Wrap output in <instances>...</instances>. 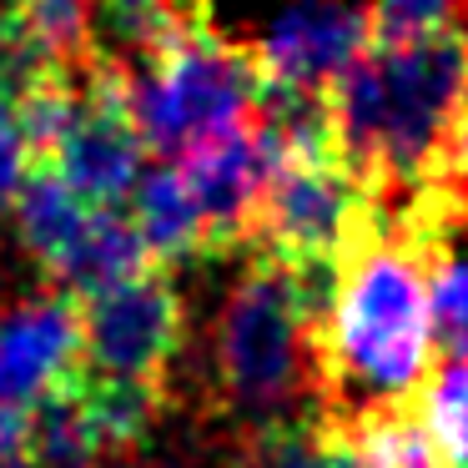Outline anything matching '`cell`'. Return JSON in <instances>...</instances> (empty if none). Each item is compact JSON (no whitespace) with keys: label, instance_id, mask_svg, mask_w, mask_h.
I'll use <instances>...</instances> for the list:
<instances>
[{"label":"cell","instance_id":"3","mask_svg":"<svg viewBox=\"0 0 468 468\" xmlns=\"http://www.w3.org/2000/svg\"><path fill=\"white\" fill-rule=\"evenodd\" d=\"M317 313L323 303L292 267L252 252L212 323V403L237 433L297 418L317 423Z\"/></svg>","mask_w":468,"mask_h":468},{"label":"cell","instance_id":"6","mask_svg":"<svg viewBox=\"0 0 468 468\" xmlns=\"http://www.w3.org/2000/svg\"><path fill=\"white\" fill-rule=\"evenodd\" d=\"M186 347V303L166 267H142L81 297V373L162 388Z\"/></svg>","mask_w":468,"mask_h":468},{"label":"cell","instance_id":"9","mask_svg":"<svg viewBox=\"0 0 468 468\" xmlns=\"http://www.w3.org/2000/svg\"><path fill=\"white\" fill-rule=\"evenodd\" d=\"M373 46V16L347 0H297L252 46L262 76L297 86H327Z\"/></svg>","mask_w":468,"mask_h":468},{"label":"cell","instance_id":"18","mask_svg":"<svg viewBox=\"0 0 468 468\" xmlns=\"http://www.w3.org/2000/svg\"><path fill=\"white\" fill-rule=\"evenodd\" d=\"M373 41H418V36L448 31L458 0H373Z\"/></svg>","mask_w":468,"mask_h":468},{"label":"cell","instance_id":"21","mask_svg":"<svg viewBox=\"0 0 468 468\" xmlns=\"http://www.w3.org/2000/svg\"><path fill=\"white\" fill-rule=\"evenodd\" d=\"M317 433H323V458H327V468H378L373 458H367L357 443H347L343 433H333V428H317Z\"/></svg>","mask_w":468,"mask_h":468},{"label":"cell","instance_id":"14","mask_svg":"<svg viewBox=\"0 0 468 468\" xmlns=\"http://www.w3.org/2000/svg\"><path fill=\"white\" fill-rule=\"evenodd\" d=\"M26 463L31 468H112V453H106L101 433H96L91 408H86L76 378L31 408Z\"/></svg>","mask_w":468,"mask_h":468},{"label":"cell","instance_id":"5","mask_svg":"<svg viewBox=\"0 0 468 468\" xmlns=\"http://www.w3.org/2000/svg\"><path fill=\"white\" fill-rule=\"evenodd\" d=\"M373 222V192L337 152L282 156L267 172L247 222V252L277 257L292 272H337Z\"/></svg>","mask_w":468,"mask_h":468},{"label":"cell","instance_id":"4","mask_svg":"<svg viewBox=\"0 0 468 468\" xmlns=\"http://www.w3.org/2000/svg\"><path fill=\"white\" fill-rule=\"evenodd\" d=\"M257 86H262V66L252 46L227 41L202 16L156 61L126 71V112L146 152L182 156L186 146L247 122L257 106Z\"/></svg>","mask_w":468,"mask_h":468},{"label":"cell","instance_id":"20","mask_svg":"<svg viewBox=\"0 0 468 468\" xmlns=\"http://www.w3.org/2000/svg\"><path fill=\"white\" fill-rule=\"evenodd\" d=\"M26 438H31V408H5L0 403V468L26 463Z\"/></svg>","mask_w":468,"mask_h":468},{"label":"cell","instance_id":"7","mask_svg":"<svg viewBox=\"0 0 468 468\" xmlns=\"http://www.w3.org/2000/svg\"><path fill=\"white\" fill-rule=\"evenodd\" d=\"M81 373V297L51 287L0 313V403L36 408Z\"/></svg>","mask_w":468,"mask_h":468},{"label":"cell","instance_id":"15","mask_svg":"<svg viewBox=\"0 0 468 468\" xmlns=\"http://www.w3.org/2000/svg\"><path fill=\"white\" fill-rule=\"evenodd\" d=\"M56 76H81L46 46V36L31 26L21 0H0V101H21L26 91L56 81Z\"/></svg>","mask_w":468,"mask_h":468},{"label":"cell","instance_id":"12","mask_svg":"<svg viewBox=\"0 0 468 468\" xmlns=\"http://www.w3.org/2000/svg\"><path fill=\"white\" fill-rule=\"evenodd\" d=\"M11 207H16V237H21V247L31 252V262L41 267L46 277L56 272V262L71 252V242L81 237V227L91 222V212H96V207L86 202L71 182H61L51 166H36L21 182V192H16Z\"/></svg>","mask_w":468,"mask_h":468},{"label":"cell","instance_id":"19","mask_svg":"<svg viewBox=\"0 0 468 468\" xmlns=\"http://www.w3.org/2000/svg\"><path fill=\"white\" fill-rule=\"evenodd\" d=\"M31 146H26L21 136V122H16V106L0 101V207L16 202V192H21V182L31 176Z\"/></svg>","mask_w":468,"mask_h":468},{"label":"cell","instance_id":"1","mask_svg":"<svg viewBox=\"0 0 468 468\" xmlns=\"http://www.w3.org/2000/svg\"><path fill=\"white\" fill-rule=\"evenodd\" d=\"M317 423H347L367 408L413 403L433 363L428 247L373 207L367 232L337 262L333 292L313 317Z\"/></svg>","mask_w":468,"mask_h":468},{"label":"cell","instance_id":"2","mask_svg":"<svg viewBox=\"0 0 468 468\" xmlns=\"http://www.w3.org/2000/svg\"><path fill=\"white\" fill-rule=\"evenodd\" d=\"M337 156L378 202H398L453 152L468 112V36L458 26L418 41H373L333 86Z\"/></svg>","mask_w":468,"mask_h":468},{"label":"cell","instance_id":"8","mask_svg":"<svg viewBox=\"0 0 468 468\" xmlns=\"http://www.w3.org/2000/svg\"><path fill=\"white\" fill-rule=\"evenodd\" d=\"M277 162L282 156H277V146L262 136V126L252 116L176 156V166H182L186 186H192L197 207L207 217V252H232V247L247 242L252 207Z\"/></svg>","mask_w":468,"mask_h":468},{"label":"cell","instance_id":"22","mask_svg":"<svg viewBox=\"0 0 468 468\" xmlns=\"http://www.w3.org/2000/svg\"><path fill=\"white\" fill-rule=\"evenodd\" d=\"M443 172L468 176V112H463V122H458V136H453V152H448V166H443Z\"/></svg>","mask_w":468,"mask_h":468},{"label":"cell","instance_id":"17","mask_svg":"<svg viewBox=\"0 0 468 468\" xmlns=\"http://www.w3.org/2000/svg\"><path fill=\"white\" fill-rule=\"evenodd\" d=\"M428 307L443 353L468 363V252H453L448 242L428 252Z\"/></svg>","mask_w":468,"mask_h":468},{"label":"cell","instance_id":"13","mask_svg":"<svg viewBox=\"0 0 468 468\" xmlns=\"http://www.w3.org/2000/svg\"><path fill=\"white\" fill-rule=\"evenodd\" d=\"M152 262V252H146L142 232H136V222L122 212V207H96L91 222L81 227V237L71 242V252L56 262L51 282L66 287V292L86 297L96 292V287H112L122 282V277L142 272V267Z\"/></svg>","mask_w":468,"mask_h":468},{"label":"cell","instance_id":"11","mask_svg":"<svg viewBox=\"0 0 468 468\" xmlns=\"http://www.w3.org/2000/svg\"><path fill=\"white\" fill-rule=\"evenodd\" d=\"M132 222L156 262H186L207 252V217L186 186L182 166H152L132 186Z\"/></svg>","mask_w":468,"mask_h":468},{"label":"cell","instance_id":"10","mask_svg":"<svg viewBox=\"0 0 468 468\" xmlns=\"http://www.w3.org/2000/svg\"><path fill=\"white\" fill-rule=\"evenodd\" d=\"M202 16V0H86V61L136 71L182 41Z\"/></svg>","mask_w":468,"mask_h":468},{"label":"cell","instance_id":"16","mask_svg":"<svg viewBox=\"0 0 468 468\" xmlns=\"http://www.w3.org/2000/svg\"><path fill=\"white\" fill-rule=\"evenodd\" d=\"M418 413L448 468H468V363H448L418 388Z\"/></svg>","mask_w":468,"mask_h":468}]
</instances>
